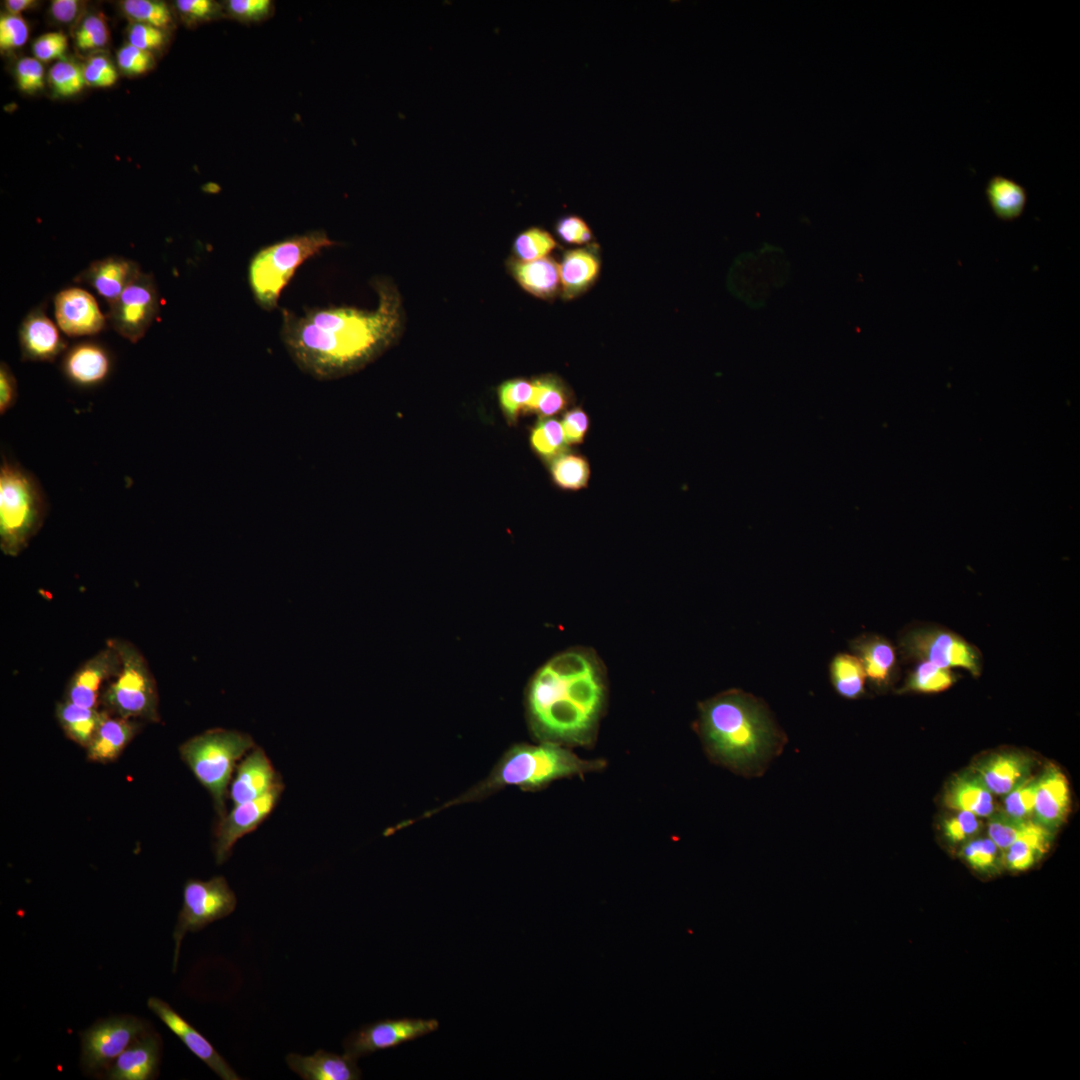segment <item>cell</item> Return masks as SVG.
I'll return each mask as SVG.
<instances>
[{
    "instance_id": "cell-17",
    "label": "cell",
    "mask_w": 1080,
    "mask_h": 1080,
    "mask_svg": "<svg viewBox=\"0 0 1080 1080\" xmlns=\"http://www.w3.org/2000/svg\"><path fill=\"white\" fill-rule=\"evenodd\" d=\"M147 1005L168 1029L181 1040L187 1049L204 1062L217 1076L223 1080L241 1079L207 1038L180 1016L168 1003L159 998L150 997Z\"/></svg>"
},
{
    "instance_id": "cell-24",
    "label": "cell",
    "mask_w": 1080,
    "mask_h": 1080,
    "mask_svg": "<svg viewBox=\"0 0 1080 1080\" xmlns=\"http://www.w3.org/2000/svg\"><path fill=\"white\" fill-rule=\"evenodd\" d=\"M1033 759L1020 752L994 754L979 762L974 774L996 795H1006L1030 776Z\"/></svg>"
},
{
    "instance_id": "cell-37",
    "label": "cell",
    "mask_w": 1080,
    "mask_h": 1080,
    "mask_svg": "<svg viewBox=\"0 0 1080 1080\" xmlns=\"http://www.w3.org/2000/svg\"><path fill=\"white\" fill-rule=\"evenodd\" d=\"M830 678L835 691L843 698L857 699L865 692L866 674L854 655H835L830 663Z\"/></svg>"
},
{
    "instance_id": "cell-47",
    "label": "cell",
    "mask_w": 1080,
    "mask_h": 1080,
    "mask_svg": "<svg viewBox=\"0 0 1080 1080\" xmlns=\"http://www.w3.org/2000/svg\"><path fill=\"white\" fill-rule=\"evenodd\" d=\"M1037 777H1027L1007 793L1004 800V812L1018 819H1029L1033 815Z\"/></svg>"
},
{
    "instance_id": "cell-6",
    "label": "cell",
    "mask_w": 1080,
    "mask_h": 1080,
    "mask_svg": "<svg viewBox=\"0 0 1080 1080\" xmlns=\"http://www.w3.org/2000/svg\"><path fill=\"white\" fill-rule=\"evenodd\" d=\"M605 764L601 759H582L557 743L516 745L503 757L485 787L536 789L557 779L599 771Z\"/></svg>"
},
{
    "instance_id": "cell-14",
    "label": "cell",
    "mask_w": 1080,
    "mask_h": 1080,
    "mask_svg": "<svg viewBox=\"0 0 1080 1080\" xmlns=\"http://www.w3.org/2000/svg\"><path fill=\"white\" fill-rule=\"evenodd\" d=\"M280 783L264 796L234 805L233 809L219 819L214 832V856L217 864L224 863L231 855L233 846L244 835L254 831L272 813L284 790Z\"/></svg>"
},
{
    "instance_id": "cell-16",
    "label": "cell",
    "mask_w": 1080,
    "mask_h": 1080,
    "mask_svg": "<svg viewBox=\"0 0 1080 1080\" xmlns=\"http://www.w3.org/2000/svg\"><path fill=\"white\" fill-rule=\"evenodd\" d=\"M54 313L58 327L70 337L92 336L106 326L94 296L80 287L61 290L54 297Z\"/></svg>"
},
{
    "instance_id": "cell-52",
    "label": "cell",
    "mask_w": 1080,
    "mask_h": 1080,
    "mask_svg": "<svg viewBox=\"0 0 1080 1080\" xmlns=\"http://www.w3.org/2000/svg\"><path fill=\"white\" fill-rule=\"evenodd\" d=\"M942 829L950 843H966L980 831L981 822L976 815L967 811H959L957 815L943 822Z\"/></svg>"
},
{
    "instance_id": "cell-43",
    "label": "cell",
    "mask_w": 1080,
    "mask_h": 1080,
    "mask_svg": "<svg viewBox=\"0 0 1080 1080\" xmlns=\"http://www.w3.org/2000/svg\"><path fill=\"white\" fill-rule=\"evenodd\" d=\"M989 817V838L1002 852L1014 841L1025 835L1035 823L1034 820L1030 819L1014 818L1005 812L993 813Z\"/></svg>"
},
{
    "instance_id": "cell-34",
    "label": "cell",
    "mask_w": 1080,
    "mask_h": 1080,
    "mask_svg": "<svg viewBox=\"0 0 1080 1080\" xmlns=\"http://www.w3.org/2000/svg\"><path fill=\"white\" fill-rule=\"evenodd\" d=\"M532 396L524 413L539 418H551L564 411L572 402L573 395L567 384L558 376L547 374L532 380Z\"/></svg>"
},
{
    "instance_id": "cell-9",
    "label": "cell",
    "mask_w": 1080,
    "mask_h": 1080,
    "mask_svg": "<svg viewBox=\"0 0 1080 1080\" xmlns=\"http://www.w3.org/2000/svg\"><path fill=\"white\" fill-rule=\"evenodd\" d=\"M237 898L223 876L207 881L189 879L183 887V903L173 932L175 971L182 940L188 932H198L209 924L229 916Z\"/></svg>"
},
{
    "instance_id": "cell-42",
    "label": "cell",
    "mask_w": 1080,
    "mask_h": 1080,
    "mask_svg": "<svg viewBox=\"0 0 1080 1080\" xmlns=\"http://www.w3.org/2000/svg\"><path fill=\"white\" fill-rule=\"evenodd\" d=\"M556 246L557 242L548 231L531 227L515 238L513 253L516 260L528 262L547 257Z\"/></svg>"
},
{
    "instance_id": "cell-8",
    "label": "cell",
    "mask_w": 1080,
    "mask_h": 1080,
    "mask_svg": "<svg viewBox=\"0 0 1080 1080\" xmlns=\"http://www.w3.org/2000/svg\"><path fill=\"white\" fill-rule=\"evenodd\" d=\"M121 664L104 687L100 705L110 714L133 720L159 722L155 679L141 652L126 640H112Z\"/></svg>"
},
{
    "instance_id": "cell-28",
    "label": "cell",
    "mask_w": 1080,
    "mask_h": 1080,
    "mask_svg": "<svg viewBox=\"0 0 1080 1080\" xmlns=\"http://www.w3.org/2000/svg\"><path fill=\"white\" fill-rule=\"evenodd\" d=\"M138 720L106 712L92 740L85 748L87 759L97 763L115 761L139 730Z\"/></svg>"
},
{
    "instance_id": "cell-44",
    "label": "cell",
    "mask_w": 1080,
    "mask_h": 1080,
    "mask_svg": "<svg viewBox=\"0 0 1080 1080\" xmlns=\"http://www.w3.org/2000/svg\"><path fill=\"white\" fill-rule=\"evenodd\" d=\"M532 391V380L523 378L511 379L499 386V402L509 422H516L520 413H524V409L532 396Z\"/></svg>"
},
{
    "instance_id": "cell-45",
    "label": "cell",
    "mask_w": 1080,
    "mask_h": 1080,
    "mask_svg": "<svg viewBox=\"0 0 1080 1080\" xmlns=\"http://www.w3.org/2000/svg\"><path fill=\"white\" fill-rule=\"evenodd\" d=\"M48 81L59 96L68 97L79 93L86 85L83 66L71 60H60L48 72Z\"/></svg>"
},
{
    "instance_id": "cell-38",
    "label": "cell",
    "mask_w": 1080,
    "mask_h": 1080,
    "mask_svg": "<svg viewBox=\"0 0 1080 1080\" xmlns=\"http://www.w3.org/2000/svg\"><path fill=\"white\" fill-rule=\"evenodd\" d=\"M956 680V675L950 669L920 660L909 673L898 693H937L950 688Z\"/></svg>"
},
{
    "instance_id": "cell-27",
    "label": "cell",
    "mask_w": 1080,
    "mask_h": 1080,
    "mask_svg": "<svg viewBox=\"0 0 1080 1080\" xmlns=\"http://www.w3.org/2000/svg\"><path fill=\"white\" fill-rule=\"evenodd\" d=\"M160 1040L144 1034L124 1050L110 1065L111 1080H148L155 1077L160 1059Z\"/></svg>"
},
{
    "instance_id": "cell-2",
    "label": "cell",
    "mask_w": 1080,
    "mask_h": 1080,
    "mask_svg": "<svg viewBox=\"0 0 1080 1080\" xmlns=\"http://www.w3.org/2000/svg\"><path fill=\"white\" fill-rule=\"evenodd\" d=\"M605 698L598 660L575 649L553 657L536 673L528 704L535 730L546 742L587 746L595 738Z\"/></svg>"
},
{
    "instance_id": "cell-36",
    "label": "cell",
    "mask_w": 1080,
    "mask_h": 1080,
    "mask_svg": "<svg viewBox=\"0 0 1080 1080\" xmlns=\"http://www.w3.org/2000/svg\"><path fill=\"white\" fill-rule=\"evenodd\" d=\"M553 483L566 491H578L588 486L591 468L588 459L579 453L566 452L549 462Z\"/></svg>"
},
{
    "instance_id": "cell-31",
    "label": "cell",
    "mask_w": 1080,
    "mask_h": 1080,
    "mask_svg": "<svg viewBox=\"0 0 1080 1080\" xmlns=\"http://www.w3.org/2000/svg\"><path fill=\"white\" fill-rule=\"evenodd\" d=\"M945 804L958 811H967L977 817H989L994 813L992 793L975 774L956 776L947 787Z\"/></svg>"
},
{
    "instance_id": "cell-51",
    "label": "cell",
    "mask_w": 1080,
    "mask_h": 1080,
    "mask_svg": "<svg viewBox=\"0 0 1080 1080\" xmlns=\"http://www.w3.org/2000/svg\"><path fill=\"white\" fill-rule=\"evenodd\" d=\"M29 36V27L21 15L4 13L0 17L1 51L18 49L25 45Z\"/></svg>"
},
{
    "instance_id": "cell-50",
    "label": "cell",
    "mask_w": 1080,
    "mask_h": 1080,
    "mask_svg": "<svg viewBox=\"0 0 1080 1080\" xmlns=\"http://www.w3.org/2000/svg\"><path fill=\"white\" fill-rule=\"evenodd\" d=\"M175 7L184 23L195 26L225 16L223 4L212 0H177Z\"/></svg>"
},
{
    "instance_id": "cell-40",
    "label": "cell",
    "mask_w": 1080,
    "mask_h": 1080,
    "mask_svg": "<svg viewBox=\"0 0 1080 1080\" xmlns=\"http://www.w3.org/2000/svg\"><path fill=\"white\" fill-rule=\"evenodd\" d=\"M965 862L982 874H995L1003 865V852L988 838L969 840L961 849Z\"/></svg>"
},
{
    "instance_id": "cell-12",
    "label": "cell",
    "mask_w": 1080,
    "mask_h": 1080,
    "mask_svg": "<svg viewBox=\"0 0 1080 1080\" xmlns=\"http://www.w3.org/2000/svg\"><path fill=\"white\" fill-rule=\"evenodd\" d=\"M435 1018H387L365 1024L343 1041L344 1054L358 1060L377 1051L395 1048L439 1029Z\"/></svg>"
},
{
    "instance_id": "cell-30",
    "label": "cell",
    "mask_w": 1080,
    "mask_h": 1080,
    "mask_svg": "<svg viewBox=\"0 0 1080 1080\" xmlns=\"http://www.w3.org/2000/svg\"><path fill=\"white\" fill-rule=\"evenodd\" d=\"M508 268L518 284L535 297L551 299L560 289L559 263L551 257L528 262L512 259Z\"/></svg>"
},
{
    "instance_id": "cell-32",
    "label": "cell",
    "mask_w": 1080,
    "mask_h": 1080,
    "mask_svg": "<svg viewBox=\"0 0 1080 1080\" xmlns=\"http://www.w3.org/2000/svg\"><path fill=\"white\" fill-rule=\"evenodd\" d=\"M985 196L993 214L1001 221H1013L1024 212L1026 188L1004 175H992L985 185Z\"/></svg>"
},
{
    "instance_id": "cell-60",
    "label": "cell",
    "mask_w": 1080,
    "mask_h": 1080,
    "mask_svg": "<svg viewBox=\"0 0 1080 1080\" xmlns=\"http://www.w3.org/2000/svg\"><path fill=\"white\" fill-rule=\"evenodd\" d=\"M18 398V385L17 380L10 369L5 363L1 362L0 365V414L3 416L11 408L14 407Z\"/></svg>"
},
{
    "instance_id": "cell-3",
    "label": "cell",
    "mask_w": 1080,
    "mask_h": 1080,
    "mask_svg": "<svg viewBox=\"0 0 1080 1080\" xmlns=\"http://www.w3.org/2000/svg\"><path fill=\"white\" fill-rule=\"evenodd\" d=\"M696 731L714 763L745 777L761 776L786 743L763 701L737 689L699 704Z\"/></svg>"
},
{
    "instance_id": "cell-48",
    "label": "cell",
    "mask_w": 1080,
    "mask_h": 1080,
    "mask_svg": "<svg viewBox=\"0 0 1080 1080\" xmlns=\"http://www.w3.org/2000/svg\"><path fill=\"white\" fill-rule=\"evenodd\" d=\"M756 253L769 272L773 288L784 287L791 277V264L783 248L763 243Z\"/></svg>"
},
{
    "instance_id": "cell-55",
    "label": "cell",
    "mask_w": 1080,
    "mask_h": 1080,
    "mask_svg": "<svg viewBox=\"0 0 1080 1080\" xmlns=\"http://www.w3.org/2000/svg\"><path fill=\"white\" fill-rule=\"evenodd\" d=\"M83 72L87 86L110 87L118 79L115 66L103 55L90 57L83 65Z\"/></svg>"
},
{
    "instance_id": "cell-46",
    "label": "cell",
    "mask_w": 1080,
    "mask_h": 1080,
    "mask_svg": "<svg viewBox=\"0 0 1080 1080\" xmlns=\"http://www.w3.org/2000/svg\"><path fill=\"white\" fill-rule=\"evenodd\" d=\"M223 8L226 17L246 25L264 22L275 12L271 0H228Z\"/></svg>"
},
{
    "instance_id": "cell-33",
    "label": "cell",
    "mask_w": 1080,
    "mask_h": 1080,
    "mask_svg": "<svg viewBox=\"0 0 1080 1080\" xmlns=\"http://www.w3.org/2000/svg\"><path fill=\"white\" fill-rule=\"evenodd\" d=\"M105 709L91 708L62 700L57 703L55 715L66 737L86 748L106 714Z\"/></svg>"
},
{
    "instance_id": "cell-41",
    "label": "cell",
    "mask_w": 1080,
    "mask_h": 1080,
    "mask_svg": "<svg viewBox=\"0 0 1080 1080\" xmlns=\"http://www.w3.org/2000/svg\"><path fill=\"white\" fill-rule=\"evenodd\" d=\"M123 13L133 22L165 29L173 22L169 6L155 0H125L121 2Z\"/></svg>"
},
{
    "instance_id": "cell-29",
    "label": "cell",
    "mask_w": 1080,
    "mask_h": 1080,
    "mask_svg": "<svg viewBox=\"0 0 1080 1080\" xmlns=\"http://www.w3.org/2000/svg\"><path fill=\"white\" fill-rule=\"evenodd\" d=\"M850 645L869 680L877 687L887 686L897 666V655L892 644L881 636L870 634L854 639Z\"/></svg>"
},
{
    "instance_id": "cell-5",
    "label": "cell",
    "mask_w": 1080,
    "mask_h": 1080,
    "mask_svg": "<svg viewBox=\"0 0 1080 1080\" xmlns=\"http://www.w3.org/2000/svg\"><path fill=\"white\" fill-rule=\"evenodd\" d=\"M254 747L249 734L223 728L209 729L179 746L181 759L210 793L219 819L226 815L227 788L236 763Z\"/></svg>"
},
{
    "instance_id": "cell-53",
    "label": "cell",
    "mask_w": 1080,
    "mask_h": 1080,
    "mask_svg": "<svg viewBox=\"0 0 1080 1080\" xmlns=\"http://www.w3.org/2000/svg\"><path fill=\"white\" fill-rule=\"evenodd\" d=\"M15 76L18 88L25 93L33 94L44 87V67L42 62L35 57H23L15 66Z\"/></svg>"
},
{
    "instance_id": "cell-54",
    "label": "cell",
    "mask_w": 1080,
    "mask_h": 1080,
    "mask_svg": "<svg viewBox=\"0 0 1080 1080\" xmlns=\"http://www.w3.org/2000/svg\"><path fill=\"white\" fill-rule=\"evenodd\" d=\"M117 64L126 75H141L152 68L154 57L150 51L139 49L128 43L118 50Z\"/></svg>"
},
{
    "instance_id": "cell-20",
    "label": "cell",
    "mask_w": 1080,
    "mask_h": 1080,
    "mask_svg": "<svg viewBox=\"0 0 1080 1080\" xmlns=\"http://www.w3.org/2000/svg\"><path fill=\"white\" fill-rule=\"evenodd\" d=\"M282 782L265 751L256 746L236 766L229 798L233 805L255 800Z\"/></svg>"
},
{
    "instance_id": "cell-15",
    "label": "cell",
    "mask_w": 1080,
    "mask_h": 1080,
    "mask_svg": "<svg viewBox=\"0 0 1080 1080\" xmlns=\"http://www.w3.org/2000/svg\"><path fill=\"white\" fill-rule=\"evenodd\" d=\"M121 660L112 640L86 660L71 676L64 700L78 705L98 708L104 687L116 675Z\"/></svg>"
},
{
    "instance_id": "cell-39",
    "label": "cell",
    "mask_w": 1080,
    "mask_h": 1080,
    "mask_svg": "<svg viewBox=\"0 0 1080 1080\" xmlns=\"http://www.w3.org/2000/svg\"><path fill=\"white\" fill-rule=\"evenodd\" d=\"M529 443L534 453L546 463L569 450L561 422L552 417L539 418L530 430Z\"/></svg>"
},
{
    "instance_id": "cell-61",
    "label": "cell",
    "mask_w": 1080,
    "mask_h": 1080,
    "mask_svg": "<svg viewBox=\"0 0 1080 1080\" xmlns=\"http://www.w3.org/2000/svg\"><path fill=\"white\" fill-rule=\"evenodd\" d=\"M82 7L83 2L78 0H53L49 12L57 22L69 24L78 17Z\"/></svg>"
},
{
    "instance_id": "cell-26",
    "label": "cell",
    "mask_w": 1080,
    "mask_h": 1080,
    "mask_svg": "<svg viewBox=\"0 0 1080 1080\" xmlns=\"http://www.w3.org/2000/svg\"><path fill=\"white\" fill-rule=\"evenodd\" d=\"M560 289L565 300L586 292L597 280L601 260L596 245L566 251L559 264Z\"/></svg>"
},
{
    "instance_id": "cell-4",
    "label": "cell",
    "mask_w": 1080,
    "mask_h": 1080,
    "mask_svg": "<svg viewBox=\"0 0 1080 1080\" xmlns=\"http://www.w3.org/2000/svg\"><path fill=\"white\" fill-rule=\"evenodd\" d=\"M48 510L39 480L5 455L0 464V548L19 555L42 527Z\"/></svg>"
},
{
    "instance_id": "cell-11",
    "label": "cell",
    "mask_w": 1080,
    "mask_h": 1080,
    "mask_svg": "<svg viewBox=\"0 0 1080 1080\" xmlns=\"http://www.w3.org/2000/svg\"><path fill=\"white\" fill-rule=\"evenodd\" d=\"M107 319L111 327L132 343L141 340L160 309L154 277L141 272L116 298L108 303Z\"/></svg>"
},
{
    "instance_id": "cell-56",
    "label": "cell",
    "mask_w": 1080,
    "mask_h": 1080,
    "mask_svg": "<svg viewBox=\"0 0 1080 1080\" xmlns=\"http://www.w3.org/2000/svg\"><path fill=\"white\" fill-rule=\"evenodd\" d=\"M555 230L559 238L568 244L589 245L593 239L591 228L577 215L561 217L555 225Z\"/></svg>"
},
{
    "instance_id": "cell-59",
    "label": "cell",
    "mask_w": 1080,
    "mask_h": 1080,
    "mask_svg": "<svg viewBox=\"0 0 1080 1080\" xmlns=\"http://www.w3.org/2000/svg\"><path fill=\"white\" fill-rule=\"evenodd\" d=\"M129 44L146 51L161 48L166 41L163 29L140 23H133L128 30Z\"/></svg>"
},
{
    "instance_id": "cell-62",
    "label": "cell",
    "mask_w": 1080,
    "mask_h": 1080,
    "mask_svg": "<svg viewBox=\"0 0 1080 1080\" xmlns=\"http://www.w3.org/2000/svg\"><path fill=\"white\" fill-rule=\"evenodd\" d=\"M35 0H6L4 1V8L6 13L13 15H21L23 11L29 10L36 6Z\"/></svg>"
},
{
    "instance_id": "cell-18",
    "label": "cell",
    "mask_w": 1080,
    "mask_h": 1080,
    "mask_svg": "<svg viewBox=\"0 0 1080 1080\" xmlns=\"http://www.w3.org/2000/svg\"><path fill=\"white\" fill-rule=\"evenodd\" d=\"M113 369V357L102 344L82 341L66 349L61 371L76 387L90 389L104 383Z\"/></svg>"
},
{
    "instance_id": "cell-10",
    "label": "cell",
    "mask_w": 1080,
    "mask_h": 1080,
    "mask_svg": "<svg viewBox=\"0 0 1080 1080\" xmlns=\"http://www.w3.org/2000/svg\"><path fill=\"white\" fill-rule=\"evenodd\" d=\"M899 644L908 659L926 660L941 668L960 667L973 676L981 673L979 650L951 631L939 627H917L905 632Z\"/></svg>"
},
{
    "instance_id": "cell-21",
    "label": "cell",
    "mask_w": 1080,
    "mask_h": 1080,
    "mask_svg": "<svg viewBox=\"0 0 1080 1080\" xmlns=\"http://www.w3.org/2000/svg\"><path fill=\"white\" fill-rule=\"evenodd\" d=\"M1070 791L1066 776L1055 765H1048L1037 777L1034 821L1054 833L1066 820Z\"/></svg>"
},
{
    "instance_id": "cell-7",
    "label": "cell",
    "mask_w": 1080,
    "mask_h": 1080,
    "mask_svg": "<svg viewBox=\"0 0 1080 1080\" xmlns=\"http://www.w3.org/2000/svg\"><path fill=\"white\" fill-rule=\"evenodd\" d=\"M334 244L324 230H311L260 248L250 259L247 271L254 301L264 310H274L297 268Z\"/></svg>"
},
{
    "instance_id": "cell-49",
    "label": "cell",
    "mask_w": 1080,
    "mask_h": 1080,
    "mask_svg": "<svg viewBox=\"0 0 1080 1080\" xmlns=\"http://www.w3.org/2000/svg\"><path fill=\"white\" fill-rule=\"evenodd\" d=\"M109 40V29L105 19L97 14L86 16L75 33L76 45L81 50L103 48Z\"/></svg>"
},
{
    "instance_id": "cell-19",
    "label": "cell",
    "mask_w": 1080,
    "mask_h": 1080,
    "mask_svg": "<svg viewBox=\"0 0 1080 1080\" xmlns=\"http://www.w3.org/2000/svg\"><path fill=\"white\" fill-rule=\"evenodd\" d=\"M19 346L23 361L54 362L67 344L45 310L38 307L20 325Z\"/></svg>"
},
{
    "instance_id": "cell-1",
    "label": "cell",
    "mask_w": 1080,
    "mask_h": 1080,
    "mask_svg": "<svg viewBox=\"0 0 1080 1080\" xmlns=\"http://www.w3.org/2000/svg\"><path fill=\"white\" fill-rule=\"evenodd\" d=\"M373 310L331 306L309 308L302 315L281 311L280 339L294 362L318 381L358 371L378 357L401 327V301L389 284L378 283Z\"/></svg>"
},
{
    "instance_id": "cell-22",
    "label": "cell",
    "mask_w": 1080,
    "mask_h": 1080,
    "mask_svg": "<svg viewBox=\"0 0 1080 1080\" xmlns=\"http://www.w3.org/2000/svg\"><path fill=\"white\" fill-rule=\"evenodd\" d=\"M141 272L139 264L131 259L109 256L91 262L77 275L75 281L89 285L110 303L118 298Z\"/></svg>"
},
{
    "instance_id": "cell-57",
    "label": "cell",
    "mask_w": 1080,
    "mask_h": 1080,
    "mask_svg": "<svg viewBox=\"0 0 1080 1080\" xmlns=\"http://www.w3.org/2000/svg\"><path fill=\"white\" fill-rule=\"evenodd\" d=\"M560 422L565 442L569 447L585 441L590 428V418L583 408L576 406L567 410Z\"/></svg>"
},
{
    "instance_id": "cell-25",
    "label": "cell",
    "mask_w": 1080,
    "mask_h": 1080,
    "mask_svg": "<svg viewBox=\"0 0 1080 1080\" xmlns=\"http://www.w3.org/2000/svg\"><path fill=\"white\" fill-rule=\"evenodd\" d=\"M288 1067L303 1080H358L362 1078L357 1061L347 1055L325 1050L304 1056L290 1053L286 1056Z\"/></svg>"
},
{
    "instance_id": "cell-58",
    "label": "cell",
    "mask_w": 1080,
    "mask_h": 1080,
    "mask_svg": "<svg viewBox=\"0 0 1080 1080\" xmlns=\"http://www.w3.org/2000/svg\"><path fill=\"white\" fill-rule=\"evenodd\" d=\"M68 46V40L60 31L48 32L36 38L32 44V52L36 59L41 62L63 57Z\"/></svg>"
},
{
    "instance_id": "cell-23",
    "label": "cell",
    "mask_w": 1080,
    "mask_h": 1080,
    "mask_svg": "<svg viewBox=\"0 0 1080 1080\" xmlns=\"http://www.w3.org/2000/svg\"><path fill=\"white\" fill-rule=\"evenodd\" d=\"M733 294L748 307L758 310L768 303L774 290L769 272L756 251L744 252L731 271Z\"/></svg>"
},
{
    "instance_id": "cell-13",
    "label": "cell",
    "mask_w": 1080,
    "mask_h": 1080,
    "mask_svg": "<svg viewBox=\"0 0 1080 1080\" xmlns=\"http://www.w3.org/2000/svg\"><path fill=\"white\" fill-rule=\"evenodd\" d=\"M145 1032L144 1022L133 1016H117L97 1022L81 1034L83 1067L90 1072L110 1067Z\"/></svg>"
},
{
    "instance_id": "cell-35",
    "label": "cell",
    "mask_w": 1080,
    "mask_h": 1080,
    "mask_svg": "<svg viewBox=\"0 0 1080 1080\" xmlns=\"http://www.w3.org/2000/svg\"><path fill=\"white\" fill-rule=\"evenodd\" d=\"M1052 834L1035 822L1025 835L1003 851V865L1015 872L1028 870L1047 852Z\"/></svg>"
}]
</instances>
